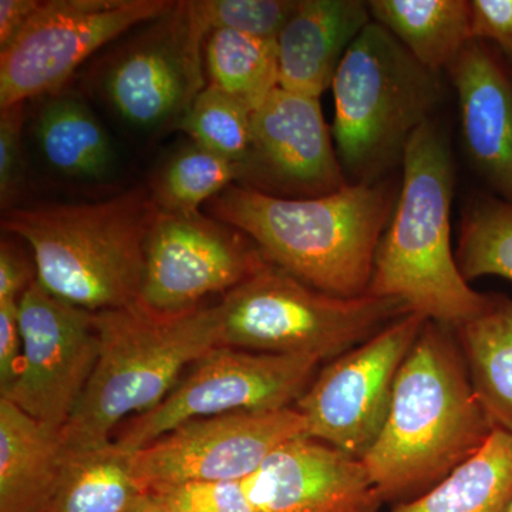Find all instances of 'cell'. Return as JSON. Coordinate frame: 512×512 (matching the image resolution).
<instances>
[{"label": "cell", "instance_id": "cell-33", "mask_svg": "<svg viewBox=\"0 0 512 512\" xmlns=\"http://www.w3.org/2000/svg\"><path fill=\"white\" fill-rule=\"evenodd\" d=\"M22 353L19 302H0V396H5L18 379Z\"/></svg>", "mask_w": 512, "mask_h": 512}, {"label": "cell", "instance_id": "cell-17", "mask_svg": "<svg viewBox=\"0 0 512 512\" xmlns=\"http://www.w3.org/2000/svg\"><path fill=\"white\" fill-rule=\"evenodd\" d=\"M493 47L471 40L447 73L467 158L495 197L512 204V74Z\"/></svg>", "mask_w": 512, "mask_h": 512}, {"label": "cell", "instance_id": "cell-10", "mask_svg": "<svg viewBox=\"0 0 512 512\" xmlns=\"http://www.w3.org/2000/svg\"><path fill=\"white\" fill-rule=\"evenodd\" d=\"M319 365L311 357L217 348L195 363L156 409L128 419L114 441L133 453L187 421L293 407Z\"/></svg>", "mask_w": 512, "mask_h": 512}, {"label": "cell", "instance_id": "cell-37", "mask_svg": "<svg viewBox=\"0 0 512 512\" xmlns=\"http://www.w3.org/2000/svg\"><path fill=\"white\" fill-rule=\"evenodd\" d=\"M510 512H512V507H511V511Z\"/></svg>", "mask_w": 512, "mask_h": 512}, {"label": "cell", "instance_id": "cell-1", "mask_svg": "<svg viewBox=\"0 0 512 512\" xmlns=\"http://www.w3.org/2000/svg\"><path fill=\"white\" fill-rule=\"evenodd\" d=\"M493 430L456 332L427 320L397 373L383 429L362 461L383 505L393 507L439 484Z\"/></svg>", "mask_w": 512, "mask_h": 512}, {"label": "cell", "instance_id": "cell-4", "mask_svg": "<svg viewBox=\"0 0 512 512\" xmlns=\"http://www.w3.org/2000/svg\"><path fill=\"white\" fill-rule=\"evenodd\" d=\"M157 212L148 187H136L103 201L16 207L3 212L2 229L29 245L46 292L103 312L140 301Z\"/></svg>", "mask_w": 512, "mask_h": 512}, {"label": "cell", "instance_id": "cell-26", "mask_svg": "<svg viewBox=\"0 0 512 512\" xmlns=\"http://www.w3.org/2000/svg\"><path fill=\"white\" fill-rule=\"evenodd\" d=\"M239 177V164L191 141L164 161L148 190L158 210L188 214L238 184Z\"/></svg>", "mask_w": 512, "mask_h": 512}, {"label": "cell", "instance_id": "cell-5", "mask_svg": "<svg viewBox=\"0 0 512 512\" xmlns=\"http://www.w3.org/2000/svg\"><path fill=\"white\" fill-rule=\"evenodd\" d=\"M99 356L62 430L67 451L101 446L128 416L156 409L188 365L221 346L218 306L163 313L141 305L96 312Z\"/></svg>", "mask_w": 512, "mask_h": 512}, {"label": "cell", "instance_id": "cell-27", "mask_svg": "<svg viewBox=\"0 0 512 512\" xmlns=\"http://www.w3.org/2000/svg\"><path fill=\"white\" fill-rule=\"evenodd\" d=\"M461 274L468 282L500 276L512 282V204L495 195L468 202L456 249Z\"/></svg>", "mask_w": 512, "mask_h": 512}, {"label": "cell", "instance_id": "cell-31", "mask_svg": "<svg viewBox=\"0 0 512 512\" xmlns=\"http://www.w3.org/2000/svg\"><path fill=\"white\" fill-rule=\"evenodd\" d=\"M156 495L174 512H258L242 481H198Z\"/></svg>", "mask_w": 512, "mask_h": 512}, {"label": "cell", "instance_id": "cell-18", "mask_svg": "<svg viewBox=\"0 0 512 512\" xmlns=\"http://www.w3.org/2000/svg\"><path fill=\"white\" fill-rule=\"evenodd\" d=\"M372 22L367 2L298 0L276 39L279 87L320 99L340 62Z\"/></svg>", "mask_w": 512, "mask_h": 512}, {"label": "cell", "instance_id": "cell-21", "mask_svg": "<svg viewBox=\"0 0 512 512\" xmlns=\"http://www.w3.org/2000/svg\"><path fill=\"white\" fill-rule=\"evenodd\" d=\"M488 295L484 311L454 332L491 426L512 433V298Z\"/></svg>", "mask_w": 512, "mask_h": 512}, {"label": "cell", "instance_id": "cell-9", "mask_svg": "<svg viewBox=\"0 0 512 512\" xmlns=\"http://www.w3.org/2000/svg\"><path fill=\"white\" fill-rule=\"evenodd\" d=\"M170 0H46L0 50V109L46 97L90 56L128 30L160 18Z\"/></svg>", "mask_w": 512, "mask_h": 512}, {"label": "cell", "instance_id": "cell-14", "mask_svg": "<svg viewBox=\"0 0 512 512\" xmlns=\"http://www.w3.org/2000/svg\"><path fill=\"white\" fill-rule=\"evenodd\" d=\"M23 353L8 399L47 426L63 430L93 375L99 356L96 312L46 292L37 281L19 301Z\"/></svg>", "mask_w": 512, "mask_h": 512}, {"label": "cell", "instance_id": "cell-29", "mask_svg": "<svg viewBox=\"0 0 512 512\" xmlns=\"http://www.w3.org/2000/svg\"><path fill=\"white\" fill-rule=\"evenodd\" d=\"M212 30H234L258 39L275 40L291 18L295 0H197Z\"/></svg>", "mask_w": 512, "mask_h": 512}, {"label": "cell", "instance_id": "cell-34", "mask_svg": "<svg viewBox=\"0 0 512 512\" xmlns=\"http://www.w3.org/2000/svg\"><path fill=\"white\" fill-rule=\"evenodd\" d=\"M36 281V266L9 239L0 245V302H19L23 293Z\"/></svg>", "mask_w": 512, "mask_h": 512}, {"label": "cell", "instance_id": "cell-19", "mask_svg": "<svg viewBox=\"0 0 512 512\" xmlns=\"http://www.w3.org/2000/svg\"><path fill=\"white\" fill-rule=\"evenodd\" d=\"M66 454L62 430L0 397V512H46Z\"/></svg>", "mask_w": 512, "mask_h": 512}, {"label": "cell", "instance_id": "cell-23", "mask_svg": "<svg viewBox=\"0 0 512 512\" xmlns=\"http://www.w3.org/2000/svg\"><path fill=\"white\" fill-rule=\"evenodd\" d=\"M512 433L494 429L483 447L420 497L384 512H510Z\"/></svg>", "mask_w": 512, "mask_h": 512}, {"label": "cell", "instance_id": "cell-7", "mask_svg": "<svg viewBox=\"0 0 512 512\" xmlns=\"http://www.w3.org/2000/svg\"><path fill=\"white\" fill-rule=\"evenodd\" d=\"M222 348L330 362L410 313L399 299L340 298L266 262L218 303Z\"/></svg>", "mask_w": 512, "mask_h": 512}, {"label": "cell", "instance_id": "cell-25", "mask_svg": "<svg viewBox=\"0 0 512 512\" xmlns=\"http://www.w3.org/2000/svg\"><path fill=\"white\" fill-rule=\"evenodd\" d=\"M205 72L210 86L235 97L252 111L279 87L275 40L212 30L205 40Z\"/></svg>", "mask_w": 512, "mask_h": 512}, {"label": "cell", "instance_id": "cell-22", "mask_svg": "<svg viewBox=\"0 0 512 512\" xmlns=\"http://www.w3.org/2000/svg\"><path fill=\"white\" fill-rule=\"evenodd\" d=\"M367 8L373 22L434 72L447 70L473 40L467 0H372Z\"/></svg>", "mask_w": 512, "mask_h": 512}, {"label": "cell", "instance_id": "cell-28", "mask_svg": "<svg viewBox=\"0 0 512 512\" xmlns=\"http://www.w3.org/2000/svg\"><path fill=\"white\" fill-rule=\"evenodd\" d=\"M252 110L208 84L178 123L192 143L241 165L252 144Z\"/></svg>", "mask_w": 512, "mask_h": 512}, {"label": "cell", "instance_id": "cell-24", "mask_svg": "<svg viewBox=\"0 0 512 512\" xmlns=\"http://www.w3.org/2000/svg\"><path fill=\"white\" fill-rule=\"evenodd\" d=\"M147 493L131 470V453L116 441L67 451L46 512H130Z\"/></svg>", "mask_w": 512, "mask_h": 512}, {"label": "cell", "instance_id": "cell-32", "mask_svg": "<svg viewBox=\"0 0 512 512\" xmlns=\"http://www.w3.org/2000/svg\"><path fill=\"white\" fill-rule=\"evenodd\" d=\"M473 40L493 43L512 69V0H470Z\"/></svg>", "mask_w": 512, "mask_h": 512}, {"label": "cell", "instance_id": "cell-6", "mask_svg": "<svg viewBox=\"0 0 512 512\" xmlns=\"http://www.w3.org/2000/svg\"><path fill=\"white\" fill-rule=\"evenodd\" d=\"M330 89L333 141L350 184L377 183L402 165L410 138L446 93L441 73L373 20L349 47Z\"/></svg>", "mask_w": 512, "mask_h": 512}, {"label": "cell", "instance_id": "cell-36", "mask_svg": "<svg viewBox=\"0 0 512 512\" xmlns=\"http://www.w3.org/2000/svg\"><path fill=\"white\" fill-rule=\"evenodd\" d=\"M130 512H174L156 494H147Z\"/></svg>", "mask_w": 512, "mask_h": 512}, {"label": "cell", "instance_id": "cell-8", "mask_svg": "<svg viewBox=\"0 0 512 512\" xmlns=\"http://www.w3.org/2000/svg\"><path fill=\"white\" fill-rule=\"evenodd\" d=\"M211 30L197 0L175 2L140 26L101 64L99 89L111 110L140 131L175 130L205 83Z\"/></svg>", "mask_w": 512, "mask_h": 512}, {"label": "cell", "instance_id": "cell-3", "mask_svg": "<svg viewBox=\"0 0 512 512\" xmlns=\"http://www.w3.org/2000/svg\"><path fill=\"white\" fill-rule=\"evenodd\" d=\"M402 167L367 295L399 299L413 313L456 330L484 311L490 295L471 288L451 247L454 164L436 124L429 121L413 134Z\"/></svg>", "mask_w": 512, "mask_h": 512}, {"label": "cell", "instance_id": "cell-15", "mask_svg": "<svg viewBox=\"0 0 512 512\" xmlns=\"http://www.w3.org/2000/svg\"><path fill=\"white\" fill-rule=\"evenodd\" d=\"M252 144L238 184L288 200L350 184L319 99L278 89L252 111Z\"/></svg>", "mask_w": 512, "mask_h": 512}, {"label": "cell", "instance_id": "cell-13", "mask_svg": "<svg viewBox=\"0 0 512 512\" xmlns=\"http://www.w3.org/2000/svg\"><path fill=\"white\" fill-rule=\"evenodd\" d=\"M266 262L251 238L217 218L158 210L138 305L163 313L190 311L208 296L227 295Z\"/></svg>", "mask_w": 512, "mask_h": 512}, {"label": "cell", "instance_id": "cell-11", "mask_svg": "<svg viewBox=\"0 0 512 512\" xmlns=\"http://www.w3.org/2000/svg\"><path fill=\"white\" fill-rule=\"evenodd\" d=\"M426 322L407 313L330 360L293 406L308 436L362 460L383 429L397 373Z\"/></svg>", "mask_w": 512, "mask_h": 512}, {"label": "cell", "instance_id": "cell-16", "mask_svg": "<svg viewBox=\"0 0 512 512\" xmlns=\"http://www.w3.org/2000/svg\"><path fill=\"white\" fill-rule=\"evenodd\" d=\"M242 487L258 512H380L383 505L360 458L309 436L275 448Z\"/></svg>", "mask_w": 512, "mask_h": 512}, {"label": "cell", "instance_id": "cell-2", "mask_svg": "<svg viewBox=\"0 0 512 512\" xmlns=\"http://www.w3.org/2000/svg\"><path fill=\"white\" fill-rule=\"evenodd\" d=\"M392 184H348L322 197L288 200L232 184L205 204L244 232L269 264L340 298L367 295L380 238L392 218Z\"/></svg>", "mask_w": 512, "mask_h": 512}, {"label": "cell", "instance_id": "cell-20", "mask_svg": "<svg viewBox=\"0 0 512 512\" xmlns=\"http://www.w3.org/2000/svg\"><path fill=\"white\" fill-rule=\"evenodd\" d=\"M33 136L47 167L64 178L99 183L116 170L109 133L82 96L70 90L45 97Z\"/></svg>", "mask_w": 512, "mask_h": 512}, {"label": "cell", "instance_id": "cell-30", "mask_svg": "<svg viewBox=\"0 0 512 512\" xmlns=\"http://www.w3.org/2000/svg\"><path fill=\"white\" fill-rule=\"evenodd\" d=\"M25 107L26 103H19L0 109V205L3 212L16 208L28 177L23 143Z\"/></svg>", "mask_w": 512, "mask_h": 512}, {"label": "cell", "instance_id": "cell-35", "mask_svg": "<svg viewBox=\"0 0 512 512\" xmlns=\"http://www.w3.org/2000/svg\"><path fill=\"white\" fill-rule=\"evenodd\" d=\"M39 5V0H0V50L16 39Z\"/></svg>", "mask_w": 512, "mask_h": 512}, {"label": "cell", "instance_id": "cell-12", "mask_svg": "<svg viewBox=\"0 0 512 512\" xmlns=\"http://www.w3.org/2000/svg\"><path fill=\"white\" fill-rule=\"evenodd\" d=\"M308 436L295 407L187 421L131 453V470L147 494L198 481H242L286 441Z\"/></svg>", "mask_w": 512, "mask_h": 512}]
</instances>
